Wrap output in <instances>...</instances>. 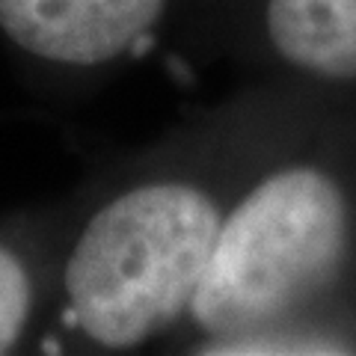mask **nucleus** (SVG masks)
I'll list each match as a JSON object with an SVG mask.
<instances>
[{
  "label": "nucleus",
  "mask_w": 356,
  "mask_h": 356,
  "mask_svg": "<svg viewBox=\"0 0 356 356\" xmlns=\"http://www.w3.org/2000/svg\"><path fill=\"white\" fill-rule=\"evenodd\" d=\"M220 214L191 184H146L104 205L65 267L69 306L89 339L134 348L193 303Z\"/></svg>",
  "instance_id": "1"
},
{
  "label": "nucleus",
  "mask_w": 356,
  "mask_h": 356,
  "mask_svg": "<svg viewBox=\"0 0 356 356\" xmlns=\"http://www.w3.org/2000/svg\"><path fill=\"white\" fill-rule=\"evenodd\" d=\"M348 208L332 178L297 166L270 175L220 222L193 318L222 341L261 332L336 276Z\"/></svg>",
  "instance_id": "2"
},
{
  "label": "nucleus",
  "mask_w": 356,
  "mask_h": 356,
  "mask_svg": "<svg viewBox=\"0 0 356 356\" xmlns=\"http://www.w3.org/2000/svg\"><path fill=\"white\" fill-rule=\"evenodd\" d=\"M166 0H0V27L42 60L98 65L158 24Z\"/></svg>",
  "instance_id": "3"
},
{
  "label": "nucleus",
  "mask_w": 356,
  "mask_h": 356,
  "mask_svg": "<svg viewBox=\"0 0 356 356\" xmlns=\"http://www.w3.org/2000/svg\"><path fill=\"white\" fill-rule=\"evenodd\" d=\"M267 33L297 69L356 77V0H270Z\"/></svg>",
  "instance_id": "4"
},
{
  "label": "nucleus",
  "mask_w": 356,
  "mask_h": 356,
  "mask_svg": "<svg viewBox=\"0 0 356 356\" xmlns=\"http://www.w3.org/2000/svg\"><path fill=\"white\" fill-rule=\"evenodd\" d=\"M30 312V282L24 267L6 247H0V353L18 341Z\"/></svg>",
  "instance_id": "5"
},
{
  "label": "nucleus",
  "mask_w": 356,
  "mask_h": 356,
  "mask_svg": "<svg viewBox=\"0 0 356 356\" xmlns=\"http://www.w3.org/2000/svg\"><path fill=\"white\" fill-rule=\"evenodd\" d=\"M226 344L232 348H220L217 353H344L332 339H318V336H267V332H250L241 339H229Z\"/></svg>",
  "instance_id": "6"
}]
</instances>
